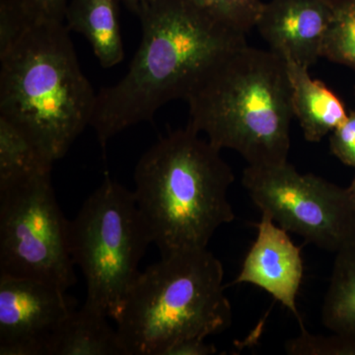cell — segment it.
<instances>
[{"instance_id":"6da1fadb","label":"cell","mask_w":355,"mask_h":355,"mask_svg":"<svg viewBox=\"0 0 355 355\" xmlns=\"http://www.w3.org/2000/svg\"><path fill=\"white\" fill-rule=\"evenodd\" d=\"M141 43L127 74L96 97L90 127L106 149L127 128L153 120L167 103L186 99L217 62L247 44L190 0H153L137 13Z\"/></svg>"},{"instance_id":"7a4b0ae2","label":"cell","mask_w":355,"mask_h":355,"mask_svg":"<svg viewBox=\"0 0 355 355\" xmlns=\"http://www.w3.org/2000/svg\"><path fill=\"white\" fill-rule=\"evenodd\" d=\"M184 100L189 127L216 148L236 151L248 165L288 161L291 81L286 60L272 51L247 44L232 51L205 72Z\"/></svg>"},{"instance_id":"3957f363","label":"cell","mask_w":355,"mask_h":355,"mask_svg":"<svg viewBox=\"0 0 355 355\" xmlns=\"http://www.w3.org/2000/svg\"><path fill=\"white\" fill-rule=\"evenodd\" d=\"M220 153L187 125L140 157L133 193L161 256L207 249L234 220L228 191L235 177Z\"/></svg>"},{"instance_id":"277c9868","label":"cell","mask_w":355,"mask_h":355,"mask_svg":"<svg viewBox=\"0 0 355 355\" xmlns=\"http://www.w3.org/2000/svg\"><path fill=\"white\" fill-rule=\"evenodd\" d=\"M222 263L209 249L174 252L139 272L112 319L125 355H166L232 322Z\"/></svg>"},{"instance_id":"5b68a950","label":"cell","mask_w":355,"mask_h":355,"mask_svg":"<svg viewBox=\"0 0 355 355\" xmlns=\"http://www.w3.org/2000/svg\"><path fill=\"white\" fill-rule=\"evenodd\" d=\"M64 22H35L0 55V114L38 142L51 162L90 125L96 97Z\"/></svg>"},{"instance_id":"8992f818","label":"cell","mask_w":355,"mask_h":355,"mask_svg":"<svg viewBox=\"0 0 355 355\" xmlns=\"http://www.w3.org/2000/svg\"><path fill=\"white\" fill-rule=\"evenodd\" d=\"M69 244L87 284L85 303L112 319L153 244L133 191L106 175L69 221Z\"/></svg>"},{"instance_id":"52a82bcc","label":"cell","mask_w":355,"mask_h":355,"mask_svg":"<svg viewBox=\"0 0 355 355\" xmlns=\"http://www.w3.org/2000/svg\"><path fill=\"white\" fill-rule=\"evenodd\" d=\"M69 221L55 198L51 173L0 191V275L64 291L73 286Z\"/></svg>"},{"instance_id":"ba28073f","label":"cell","mask_w":355,"mask_h":355,"mask_svg":"<svg viewBox=\"0 0 355 355\" xmlns=\"http://www.w3.org/2000/svg\"><path fill=\"white\" fill-rule=\"evenodd\" d=\"M242 184L261 214L319 249L336 254L355 240V198L349 188L302 174L288 161L248 165Z\"/></svg>"},{"instance_id":"9c48e42d","label":"cell","mask_w":355,"mask_h":355,"mask_svg":"<svg viewBox=\"0 0 355 355\" xmlns=\"http://www.w3.org/2000/svg\"><path fill=\"white\" fill-rule=\"evenodd\" d=\"M77 303L46 282L0 275V355H48L51 336Z\"/></svg>"},{"instance_id":"30bf717a","label":"cell","mask_w":355,"mask_h":355,"mask_svg":"<svg viewBox=\"0 0 355 355\" xmlns=\"http://www.w3.org/2000/svg\"><path fill=\"white\" fill-rule=\"evenodd\" d=\"M333 10V0H270L256 28L270 51L310 69L323 58Z\"/></svg>"},{"instance_id":"8fae6325","label":"cell","mask_w":355,"mask_h":355,"mask_svg":"<svg viewBox=\"0 0 355 355\" xmlns=\"http://www.w3.org/2000/svg\"><path fill=\"white\" fill-rule=\"evenodd\" d=\"M289 232L266 214L257 224L256 240L250 248L242 268L233 284H249L268 292L298 320L297 296L304 275L300 248L289 237Z\"/></svg>"},{"instance_id":"7c38bea8","label":"cell","mask_w":355,"mask_h":355,"mask_svg":"<svg viewBox=\"0 0 355 355\" xmlns=\"http://www.w3.org/2000/svg\"><path fill=\"white\" fill-rule=\"evenodd\" d=\"M291 86L292 108L304 139L320 142L347 120L342 100L322 81L312 78L309 69L286 60Z\"/></svg>"},{"instance_id":"4fadbf2b","label":"cell","mask_w":355,"mask_h":355,"mask_svg":"<svg viewBox=\"0 0 355 355\" xmlns=\"http://www.w3.org/2000/svg\"><path fill=\"white\" fill-rule=\"evenodd\" d=\"M120 1L69 0L65 10L67 27L85 37L104 69L116 67L125 58L119 22Z\"/></svg>"},{"instance_id":"5bb4252c","label":"cell","mask_w":355,"mask_h":355,"mask_svg":"<svg viewBox=\"0 0 355 355\" xmlns=\"http://www.w3.org/2000/svg\"><path fill=\"white\" fill-rule=\"evenodd\" d=\"M108 315L84 302L74 310L49 342L48 355H125Z\"/></svg>"},{"instance_id":"9a60e30c","label":"cell","mask_w":355,"mask_h":355,"mask_svg":"<svg viewBox=\"0 0 355 355\" xmlns=\"http://www.w3.org/2000/svg\"><path fill=\"white\" fill-rule=\"evenodd\" d=\"M53 165L27 130L0 114V191L51 173Z\"/></svg>"},{"instance_id":"2e32d148","label":"cell","mask_w":355,"mask_h":355,"mask_svg":"<svg viewBox=\"0 0 355 355\" xmlns=\"http://www.w3.org/2000/svg\"><path fill=\"white\" fill-rule=\"evenodd\" d=\"M321 314L331 333L355 338V240L336 253Z\"/></svg>"},{"instance_id":"e0dca14e","label":"cell","mask_w":355,"mask_h":355,"mask_svg":"<svg viewBox=\"0 0 355 355\" xmlns=\"http://www.w3.org/2000/svg\"><path fill=\"white\" fill-rule=\"evenodd\" d=\"M323 58L355 70V0H333Z\"/></svg>"},{"instance_id":"ac0fdd59","label":"cell","mask_w":355,"mask_h":355,"mask_svg":"<svg viewBox=\"0 0 355 355\" xmlns=\"http://www.w3.org/2000/svg\"><path fill=\"white\" fill-rule=\"evenodd\" d=\"M214 19L244 33L256 28L263 2L261 0H190Z\"/></svg>"},{"instance_id":"d6986e66","label":"cell","mask_w":355,"mask_h":355,"mask_svg":"<svg viewBox=\"0 0 355 355\" xmlns=\"http://www.w3.org/2000/svg\"><path fill=\"white\" fill-rule=\"evenodd\" d=\"M284 349L291 355H355V338L336 333L313 335L304 327L297 336L287 340Z\"/></svg>"},{"instance_id":"ffe728a7","label":"cell","mask_w":355,"mask_h":355,"mask_svg":"<svg viewBox=\"0 0 355 355\" xmlns=\"http://www.w3.org/2000/svg\"><path fill=\"white\" fill-rule=\"evenodd\" d=\"M36 22L20 0L0 1V55L11 50Z\"/></svg>"},{"instance_id":"44dd1931","label":"cell","mask_w":355,"mask_h":355,"mask_svg":"<svg viewBox=\"0 0 355 355\" xmlns=\"http://www.w3.org/2000/svg\"><path fill=\"white\" fill-rule=\"evenodd\" d=\"M330 148L340 162L355 170V111L331 133Z\"/></svg>"},{"instance_id":"7402d4cb","label":"cell","mask_w":355,"mask_h":355,"mask_svg":"<svg viewBox=\"0 0 355 355\" xmlns=\"http://www.w3.org/2000/svg\"><path fill=\"white\" fill-rule=\"evenodd\" d=\"M36 22H64L69 0H20Z\"/></svg>"},{"instance_id":"603a6c76","label":"cell","mask_w":355,"mask_h":355,"mask_svg":"<svg viewBox=\"0 0 355 355\" xmlns=\"http://www.w3.org/2000/svg\"><path fill=\"white\" fill-rule=\"evenodd\" d=\"M216 352V347L205 342V338H189L175 345L166 355H210Z\"/></svg>"},{"instance_id":"cb8c5ba5","label":"cell","mask_w":355,"mask_h":355,"mask_svg":"<svg viewBox=\"0 0 355 355\" xmlns=\"http://www.w3.org/2000/svg\"><path fill=\"white\" fill-rule=\"evenodd\" d=\"M130 11L135 14L139 12L144 6H148L153 0H121Z\"/></svg>"},{"instance_id":"d4e9b609","label":"cell","mask_w":355,"mask_h":355,"mask_svg":"<svg viewBox=\"0 0 355 355\" xmlns=\"http://www.w3.org/2000/svg\"><path fill=\"white\" fill-rule=\"evenodd\" d=\"M349 189V191H352V196H354V197L355 198V177H354V181H352V183L350 184Z\"/></svg>"}]
</instances>
